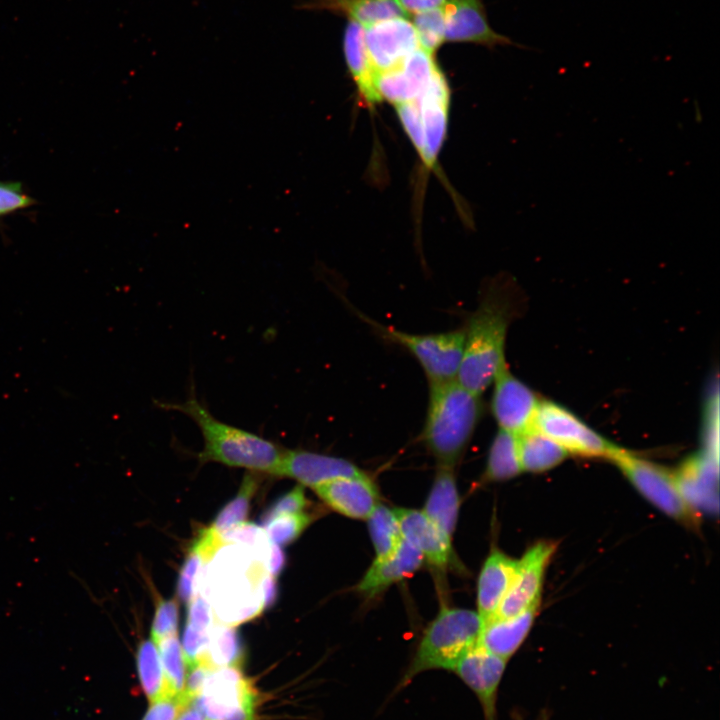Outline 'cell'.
I'll list each match as a JSON object with an SVG mask.
<instances>
[{
	"label": "cell",
	"instance_id": "6da1fadb",
	"mask_svg": "<svg viewBox=\"0 0 720 720\" xmlns=\"http://www.w3.org/2000/svg\"><path fill=\"white\" fill-rule=\"evenodd\" d=\"M514 313L512 296L494 284L485 289L467 318L457 380L470 391L482 395L506 364L505 341Z\"/></svg>",
	"mask_w": 720,
	"mask_h": 720
},
{
	"label": "cell",
	"instance_id": "7a4b0ae2",
	"mask_svg": "<svg viewBox=\"0 0 720 720\" xmlns=\"http://www.w3.org/2000/svg\"><path fill=\"white\" fill-rule=\"evenodd\" d=\"M217 551L199 578L200 594L208 599L219 623L235 626L257 617L264 610L259 588L266 573L262 562L242 545Z\"/></svg>",
	"mask_w": 720,
	"mask_h": 720
},
{
	"label": "cell",
	"instance_id": "3957f363",
	"mask_svg": "<svg viewBox=\"0 0 720 720\" xmlns=\"http://www.w3.org/2000/svg\"><path fill=\"white\" fill-rule=\"evenodd\" d=\"M163 410L189 417L200 429L204 447L199 460L273 474L284 453L276 443L216 418L201 403L191 385L184 402H157Z\"/></svg>",
	"mask_w": 720,
	"mask_h": 720
},
{
	"label": "cell",
	"instance_id": "277c9868",
	"mask_svg": "<svg viewBox=\"0 0 720 720\" xmlns=\"http://www.w3.org/2000/svg\"><path fill=\"white\" fill-rule=\"evenodd\" d=\"M482 414L481 395L470 391L457 379L429 383L422 438L439 465L455 466Z\"/></svg>",
	"mask_w": 720,
	"mask_h": 720
},
{
	"label": "cell",
	"instance_id": "5b68a950",
	"mask_svg": "<svg viewBox=\"0 0 720 720\" xmlns=\"http://www.w3.org/2000/svg\"><path fill=\"white\" fill-rule=\"evenodd\" d=\"M481 630L482 621L477 612L442 608L425 629L398 689L429 670L454 671L459 660L479 643Z\"/></svg>",
	"mask_w": 720,
	"mask_h": 720
},
{
	"label": "cell",
	"instance_id": "8992f818",
	"mask_svg": "<svg viewBox=\"0 0 720 720\" xmlns=\"http://www.w3.org/2000/svg\"><path fill=\"white\" fill-rule=\"evenodd\" d=\"M385 339L405 348L420 364L429 383L457 379L464 349V329L414 334L369 321Z\"/></svg>",
	"mask_w": 720,
	"mask_h": 720
},
{
	"label": "cell",
	"instance_id": "52a82bcc",
	"mask_svg": "<svg viewBox=\"0 0 720 720\" xmlns=\"http://www.w3.org/2000/svg\"><path fill=\"white\" fill-rule=\"evenodd\" d=\"M610 460L640 494L659 510L676 520L695 522V510L684 499L675 473L620 447Z\"/></svg>",
	"mask_w": 720,
	"mask_h": 720
},
{
	"label": "cell",
	"instance_id": "ba28073f",
	"mask_svg": "<svg viewBox=\"0 0 720 720\" xmlns=\"http://www.w3.org/2000/svg\"><path fill=\"white\" fill-rule=\"evenodd\" d=\"M257 694L238 667L212 669L192 704L205 720H255Z\"/></svg>",
	"mask_w": 720,
	"mask_h": 720
},
{
	"label": "cell",
	"instance_id": "9c48e42d",
	"mask_svg": "<svg viewBox=\"0 0 720 720\" xmlns=\"http://www.w3.org/2000/svg\"><path fill=\"white\" fill-rule=\"evenodd\" d=\"M534 426L567 453L611 459L618 446L597 433L562 405L540 400Z\"/></svg>",
	"mask_w": 720,
	"mask_h": 720
},
{
	"label": "cell",
	"instance_id": "30bf717a",
	"mask_svg": "<svg viewBox=\"0 0 720 720\" xmlns=\"http://www.w3.org/2000/svg\"><path fill=\"white\" fill-rule=\"evenodd\" d=\"M450 90L437 66L420 95L414 99L422 135L420 157L426 168H433L447 134Z\"/></svg>",
	"mask_w": 720,
	"mask_h": 720
},
{
	"label": "cell",
	"instance_id": "8fae6325",
	"mask_svg": "<svg viewBox=\"0 0 720 720\" xmlns=\"http://www.w3.org/2000/svg\"><path fill=\"white\" fill-rule=\"evenodd\" d=\"M492 384L491 411L499 429L518 435L532 427L540 403L535 392L510 372L507 363Z\"/></svg>",
	"mask_w": 720,
	"mask_h": 720
},
{
	"label": "cell",
	"instance_id": "7c38bea8",
	"mask_svg": "<svg viewBox=\"0 0 720 720\" xmlns=\"http://www.w3.org/2000/svg\"><path fill=\"white\" fill-rule=\"evenodd\" d=\"M555 549V544L543 541L526 551L493 618H509L539 604L544 573Z\"/></svg>",
	"mask_w": 720,
	"mask_h": 720
},
{
	"label": "cell",
	"instance_id": "4fadbf2b",
	"mask_svg": "<svg viewBox=\"0 0 720 720\" xmlns=\"http://www.w3.org/2000/svg\"><path fill=\"white\" fill-rule=\"evenodd\" d=\"M364 42L376 74L398 66L420 48L415 28L405 17L365 26Z\"/></svg>",
	"mask_w": 720,
	"mask_h": 720
},
{
	"label": "cell",
	"instance_id": "5bb4252c",
	"mask_svg": "<svg viewBox=\"0 0 720 720\" xmlns=\"http://www.w3.org/2000/svg\"><path fill=\"white\" fill-rule=\"evenodd\" d=\"M507 661L479 643L457 663L454 672L477 697L485 720H497L498 690Z\"/></svg>",
	"mask_w": 720,
	"mask_h": 720
},
{
	"label": "cell",
	"instance_id": "9a60e30c",
	"mask_svg": "<svg viewBox=\"0 0 720 720\" xmlns=\"http://www.w3.org/2000/svg\"><path fill=\"white\" fill-rule=\"evenodd\" d=\"M445 41L496 46H517L509 37L496 32L489 24L483 0H446Z\"/></svg>",
	"mask_w": 720,
	"mask_h": 720
},
{
	"label": "cell",
	"instance_id": "2e32d148",
	"mask_svg": "<svg viewBox=\"0 0 720 720\" xmlns=\"http://www.w3.org/2000/svg\"><path fill=\"white\" fill-rule=\"evenodd\" d=\"M437 66L433 55L417 49L398 66L377 74L376 89L381 100L394 106L414 100L424 90Z\"/></svg>",
	"mask_w": 720,
	"mask_h": 720
},
{
	"label": "cell",
	"instance_id": "e0dca14e",
	"mask_svg": "<svg viewBox=\"0 0 720 720\" xmlns=\"http://www.w3.org/2000/svg\"><path fill=\"white\" fill-rule=\"evenodd\" d=\"M363 472L354 463L335 456L306 450H284L272 475L297 480L302 486H315L339 477L357 476Z\"/></svg>",
	"mask_w": 720,
	"mask_h": 720
},
{
	"label": "cell",
	"instance_id": "ac0fdd59",
	"mask_svg": "<svg viewBox=\"0 0 720 720\" xmlns=\"http://www.w3.org/2000/svg\"><path fill=\"white\" fill-rule=\"evenodd\" d=\"M313 489L333 510L354 519H367L379 503L377 487L366 473L335 478Z\"/></svg>",
	"mask_w": 720,
	"mask_h": 720
},
{
	"label": "cell",
	"instance_id": "d6986e66",
	"mask_svg": "<svg viewBox=\"0 0 720 720\" xmlns=\"http://www.w3.org/2000/svg\"><path fill=\"white\" fill-rule=\"evenodd\" d=\"M402 537L422 554L424 561L445 570L453 561L454 552L448 539L423 511L395 508Z\"/></svg>",
	"mask_w": 720,
	"mask_h": 720
},
{
	"label": "cell",
	"instance_id": "ffe728a7",
	"mask_svg": "<svg viewBox=\"0 0 720 720\" xmlns=\"http://www.w3.org/2000/svg\"><path fill=\"white\" fill-rule=\"evenodd\" d=\"M423 561L419 550L402 538L391 556L374 560L357 585V590L366 598H373L392 584L413 574L422 566Z\"/></svg>",
	"mask_w": 720,
	"mask_h": 720
},
{
	"label": "cell",
	"instance_id": "44dd1931",
	"mask_svg": "<svg viewBox=\"0 0 720 720\" xmlns=\"http://www.w3.org/2000/svg\"><path fill=\"white\" fill-rule=\"evenodd\" d=\"M517 564V560L497 549L487 557L477 585V613L482 621V626L495 616L512 584Z\"/></svg>",
	"mask_w": 720,
	"mask_h": 720
},
{
	"label": "cell",
	"instance_id": "7402d4cb",
	"mask_svg": "<svg viewBox=\"0 0 720 720\" xmlns=\"http://www.w3.org/2000/svg\"><path fill=\"white\" fill-rule=\"evenodd\" d=\"M539 604L509 617L492 618L483 626L479 644L494 655L508 661L520 648L534 623Z\"/></svg>",
	"mask_w": 720,
	"mask_h": 720
},
{
	"label": "cell",
	"instance_id": "603a6c76",
	"mask_svg": "<svg viewBox=\"0 0 720 720\" xmlns=\"http://www.w3.org/2000/svg\"><path fill=\"white\" fill-rule=\"evenodd\" d=\"M459 505L454 467L438 465L423 512L450 540L457 523Z\"/></svg>",
	"mask_w": 720,
	"mask_h": 720
},
{
	"label": "cell",
	"instance_id": "cb8c5ba5",
	"mask_svg": "<svg viewBox=\"0 0 720 720\" xmlns=\"http://www.w3.org/2000/svg\"><path fill=\"white\" fill-rule=\"evenodd\" d=\"M345 60L355 81L361 99L368 105L381 102L376 89V72L369 59L365 42L364 26L349 21L343 39Z\"/></svg>",
	"mask_w": 720,
	"mask_h": 720
},
{
	"label": "cell",
	"instance_id": "d4e9b609",
	"mask_svg": "<svg viewBox=\"0 0 720 720\" xmlns=\"http://www.w3.org/2000/svg\"><path fill=\"white\" fill-rule=\"evenodd\" d=\"M302 7L343 15L362 26L406 15L397 0H306Z\"/></svg>",
	"mask_w": 720,
	"mask_h": 720
},
{
	"label": "cell",
	"instance_id": "484cf974",
	"mask_svg": "<svg viewBox=\"0 0 720 720\" xmlns=\"http://www.w3.org/2000/svg\"><path fill=\"white\" fill-rule=\"evenodd\" d=\"M522 471L544 472L560 464L567 452L534 425L517 435Z\"/></svg>",
	"mask_w": 720,
	"mask_h": 720
},
{
	"label": "cell",
	"instance_id": "4316f807",
	"mask_svg": "<svg viewBox=\"0 0 720 720\" xmlns=\"http://www.w3.org/2000/svg\"><path fill=\"white\" fill-rule=\"evenodd\" d=\"M244 658L240 635L234 626L213 624L199 664L208 669L239 667Z\"/></svg>",
	"mask_w": 720,
	"mask_h": 720
},
{
	"label": "cell",
	"instance_id": "83f0119b",
	"mask_svg": "<svg viewBox=\"0 0 720 720\" xmlns=\"http://www.w3.org/2000/svg\"><path fill=\"white\" fill-rule=\"evenodd\" d=\"M679 489L693 509L694 506H711L712 503V461L704 457L692 458L675 473Z\"/></svg>",
	"mask_w": 720,
	"mask_h": 720
},
{
	"label": "cell",
	"instance_id": "f1b7e54d",
	"mask_svg": "<svg viewBox=\"0 0 720 720\" xmlns=\"http://www.w3.org/2000/svg\"><path fill=\"white\" fill-rule=\"evenodd\" d=\"M520 472L517 435L499 429L488 452L483 478L486 481H503Z\"/></svg>",
	"mask_w": 720,
	"mask_h": 720
},
{
	"label": "cell",
	"instance_id": "f546056e",
	"mask_svg": "<svg viewBox=\"0 0 720 720\" xmlns=\"http://www.w3.org/2000/svg\"><path fill=\"white\" fill-rule=\"evenodd\" d=\"M367 520L376 554L375 560L391 556L403 538L394 511L378 503Z\"/></svg>",
	"mask_w": 720,
	"mask_h": 720
},
{
	"label": "cell",
	"instance_id": "4dcf8cb0",
	"mask_svg": "<svg viewBox=\"0 0 720 720\" xmlns=\"http://www.w3.org/2000/svg\"><path fill=\"white\" fill-rule=\"evenodd\" d=\"M136 661L143 690L150 702L169 695L158 649L152 639L140 642Z\"/></svg>",
	"mask_w": 720,
	"mask_h": 720
},
{
	"label": "cell",
	"instance_id": "1f68e13d",
	"mask_svg": "<svg viewBox=\"0 0 720 720\" xmlns=\"http://www.w3.org/2000/svg\"><path fill=\"white\" fill-rule=\"evenodd\" d=\"M258 487L255 475L246 474L235 497L230 500L218 513L210 528L221 534L241 523L248 514L253 495Z\"/></svg>",
	"mask_w": 720,
	"mask_h": 720
},
{
	"label": "cell",
	"instance_id": "d6a6232c",
	"mask_svg": "<svg viewBox=\"0 0 720 720\" xmlns=\"http://www.w3.org/2000/svg\"><path fill=\"white\" fill-rule=\"evenodd\" d=\"M158 653L169 695H182L186 681V660L176 635L158 644Z\"/></svg>",
	"mask_w": 720,
	"mask_h": 720
},
{
	"label": "cell",
	"instance_id": "836d02e7",
	"mask_svg": "<svg viewBox=\"0 0 720 720\" xmlns=\"http://www.w3.org/2000/svg\"><path fill=\"white\" fill-rule=\"evenodd\" d=\"M415 28L419 46L434 55L445 41V16L443 7L414 14Z\"/></svg>",
	"mask_w": 720,
	"mask_h": 720
},
{
	"label": "cell",
	"instance_id": "e575fe53",
	"mask_svg": "<svg viewBox=\"0 0 720 720\" xmlns=\"http://www.w3.org/2000/svg\"><path fill=\"white\" fill-rule=\"evenodd\" d=\"M311 521L312 516L302 511L274 518L263 528L271 543L284 546L296 540Z\"/></svg>",
	"mask_w": 720,
	"mask_h": 720
},
{
	"label": "cell",
	"instance_id": "d590c367",
	"mask_svg": "<svg viewBox=\"0 0 720 720\" xmlns=\"http://www.w3.org/2000/svg\"><path fill=\"white\" fill-rule=\"evenodd\" d=\"M219 535L223 544L242 545L252 549L264 566L271 542L263 527L243 522Z\"/></svg>",
	"mask_w": 720,
	"mask_h": 720
},
{
	"label": "cell",
	"instance_id": "8d00e7d4",
	"mask_svg": "<svg viewBox=\"0 0 720 720\" xmlns=\"http://www.w3.org/2000/svg\"><path fill=\"white\" fill-rule=\"evenodd\" d=\"M208 562L201 551L193 544L180 570L177 581V594L184 603H189L198 591L201 570Z\"/></svg>",
	"mask_w": 720,
	"mask_h": 720
},
{
	"label": "cell",
	"instance_id": "74e56055",
	"mask_svg": "<svg viewBox=\"0 0 720 720\" xmlns=\"http://www.w3.org/2000/svg\"><path fill=\"white\" fill-rule=\"evenodd\" d=\"M178 619L179 608L175 599L158 600L151 627V638L156 645L164 638L176 635Z\"/></svg>",
	"mask_w": 720,
	"mask_h": 720
},
{
	"label": "cell",
	"instance_id": "f35d334b",
	"mask_svg": "<svg viewBox=\"0 0 720 720\" xmlns=\"http://www.w3.org/2000/svg\"><path fill=\"white\" fill-rule=\"evenodd\" d=\"M307 504V499L301 484L291 491L276 499L262 514L261 523L265 526L274 518L302 512Z\"/></svg>",
	"mask_w": 720,
	"mask_h": 720
},
{
	"label": "cell",
	"instance_id": "ab89813d",
	"mask_svg": "<svg viewBox=\"0 0 720 720\" xmlns=\"http://www.w3.org/2000/svg\"><path fill=\"white\" fill-rule=\"evenodd\" d=\"M36 204L18 182H0V217Z\"/></svg>",
	"mask_w": 720,
	"mask_h": 720
},
{
	"label": "cell",
	"instance_id": "60d3db41",
	"mask_svg": "<svg viewBox=\"0 0 720 720\" xmlns=\"http://www.w3.org/2000/svg\"><path fill=\"white\" fill-rule=\"evenodd\" d=\"M188 703L181 695H167L151 705L143 720H176Z\"/></svg>",
	"mask_w": 720,
	"mask_h": 720
},
{
	"label": "cell",
	"instance_id": "b9f144b4",
	"mask_svg": "<svg viewBox=\"0 0 720 720\" xmlns=\"http://www.w3.org/2000/svg\"><path fill=\"white\" fill-rule=\"evenodd\" d=\"M210 631H201L186 624L183 634V653L186 664L192 667L198 664L208 643Z\"/></svg>",
	"mask_w": 720,
	"mask_h": 720
},
{
	"label": "cell",
	"instance_id": "7bdbcfd3",
	"mask_svg": "<svg viewBox=\"0 0 720 720\" xmlns=\"http://www.w3.org/2000/svg\"><path fill=\"white\" fill-rule=\"evenodd\" d=\"M186 624L201 631H210L213 626L212 607L201 594L195 595L189 602Z\"/></svg>",
	"mask_w": 720,
	"mask_h": 720
},
{
	"label": "cell",
	"instance_id": "ee69618b",
	"mask_svg": "<svg viewBox=\"0 0 720 720\" xmlns=\"http://www.w3.org/2000/svg\"><path fill=\"white\" fill-rule=\"evenodd\" d=\"M189 669L190 671L186 677L184 690L181 696L188 703H192V701L199 695L210 669L199 663Z\"/></svg>",
	"mask_w": 720,
	"mask_h": 720
},
{
	"label": "cell",
	"instance_id": "f6af8a7d",
	"mask_svg": "<svg viewBox=\"0 0 720 720\" xmlns=\"http://www.w3.org/2000/svg\"><path fill=\"white\" fill-rule=\"evenodd\" d=\"M285 564L286 557L280 546L270 543L264 560L266 572L276 578L284 569Z\"/></svg>",
	"mask_w": 720,
	"mask_h": 720
},
{
	"label": "cell",
	"instance_id": "bcb514c9",
	"mask_svg": "<svg viewBox=\"0 0 720 720\" xmlns=\"http://www.w3.org/2000/svg\"><path fill=\"white\" fill-rule=\"evenodd\" d=\"M259 588L263 609L273 606L278 596L275 577L266 572L260 580Z\"/></svg>",
	"mask_w": 720,
	"mask_h": 720
},
{
	"label": "cell",
	"instance_id": "7dc6e473",
	"mask_svg": "<svg viewBox=\"0 0 720 720\" xmlns=\"http://www.w3.org/2000/svg\"><path fill=\"white\" fill-rule=\"evenodd\" d=\"M405 12L417 14L420 12L443 7L446 0H397Z\"/></svg>",
	"mask_w": 720,
	"mask_h": 720
},
{
	"label": "cell",
	"instance_id": "c3c4849f",
	"mask_svg": "<svg viewBox=\"0 0 720 720\" xmlns=\"http://www.w3.org/2000/svg\"><path fill=\"white\" fill-rule=\"evenodd\" d=\"M176 720H205L199 710L190 703L179 714Z\"/></svg>",
	"mask_w": 720,
	"mask_h": 720
},
{
	"label": "cell",
	"instance_id": "681fc988",
	"mask_svg": "<svg viewBox=\"0 0 720 720\" xmlns=\"http://www.w3.org/2000/svg\"><path fill=\"white\" fill-rule=\"evenodd\" d=\"M516 720H521V719H516ZM535 720H549V712L546 709L542 710L538 714V716Z\"/></svg>",
	"mask_w": 720,
	"mask_h": 720
}]
</instances>
